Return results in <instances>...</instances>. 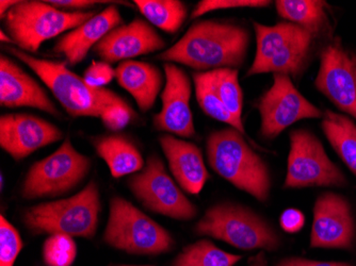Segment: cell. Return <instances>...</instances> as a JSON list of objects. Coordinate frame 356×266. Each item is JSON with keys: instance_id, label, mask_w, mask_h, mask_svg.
<instances>
[{"instance_id": "44dd1931", "label": "cell", "mask_w": 356, "mask_h": 266, "mask_svg": "<svg viewBox=\"0 0 356 266\" xmlns=\"http://www.w3.org/2000/svg\"><path fill=\"white\" fill-rule=\"evenodd\" d=\"M115 79L120 87L133 96L140 111L145 113L155 105L165 75L154 64L128 60L118 65Z\"/></svg>"}, {"instance_id": "5b68a950", "label": "cell", "mask_w": 356, "mask_h": 266, "mask_svg": "<svg viewBox=\"0 0 356 266\" xmlns=\"http://www.w3.org/2000/svg\"><path fill=\"white\" fill-rule=\"evenodd\" d=\"M256 55L247 77L259 74H282L298 79L309 64L316 38L289 22L274 26L254 23Z\"/></svg>"}, {"instance_id": "1f68e13d", "label": "cell", "mask_w": 356, "mask_h": 266, "mask_svg": "<svg viewBox=\"0 0 356 266\" xmlns=\"http://www.w3.org/2000/svg\"><path fill=\"white\" fill-rule=\"evenodd\" d=\"M268 0H202L195 6L190 19H199L209 12L238 8H264L270 5Z\"/></svg>"}, {"instance_id": "836d02e7", "label": "cell", "mask_w": 356, "mask_h": 266, "mask_svg": "<svg viewBox=\"0 0 356 266\" xmlns=\"http://www.w3.org/2000/svg\"><path fill=\"white\" fill-rule=\"evenodd\" d=\"M280 224L284 231L293 235L299 232L305 225V216L300 210L290 208L282 213Z\"/></svg>"}, {"instance_id": "d4e9b609", "label": "cell", "mask_w": 356, "mask_h": 266, "mask_svg": "<svg viewBox=\"0 0 356 266\" xmlns=\"http://www.w3.org/2000/svg\"><path fill=\"white\" fill-rule=\"evenodd\" d=\"M134 3L144 19L168 33L177 32L187 19V6L181 0H135Z\"/></svg>"}, {"instance_id": "cb8c5ba5", "label": "cell", "mask_w": 356, "mask_h": 266, "mask_svg": "<svg viewBox=\"0 0 356 266\" xmlns=\"http://www.w3.org/2000/svg\"><path fill=\"white\" fill-rule=\"evenodd\" d=\"M321 128L348 169L356 176V125L348 116L327 110Z\"/></svg>"}, {"instance_id": "d6986e66", "label": "cell", "mask_w": 356, "mask_h": 266, "mask_svg": "<svg viewBox=\"0 0 356 266\" xmlns=\"http://www.w3.org/2000/svg\"><path fill=\"white\" fill-rule=\"evenodd\" d=\"M123 25V17L117 5L108 6L89 21L62 35L53 51L65 58V63L76 66L87 58L92 48L111 30Z\"/></svg>"}, {"instance_id": "4316f807", "label": "cell", "mask_w": 356, "mask_h": 266, "mask_svg": "<svg viewBox=\"0 0 356 266\" xmlns=\"http://www.w3.org/2000/svg\"><path fill=\"white\" fill-rule=\"evenodd\" d=\"M241 256L226 253L209 240H200L184 248L172 266H234Z\"/></svg>"}, {"instance_id": "9c48e42d", "label": "cell", "mask_w": 356, "mask_h": 266, "mask_svg": "<svg viewBox=\"0 0 356 266\" xmlns=\"http://www.w3.org/2000/svg\"><path fill=\"white\" fill-rule=\"evenodd\" d=\"M92 161L74 147L70 137L55 153L32 164L22 187L24 199L55 198L75 189L83 181Z\"/></svg>"}, {"instance_id": "ab89813d", "label": "cell", "mask_w": 356, "mask_h": 266, "mask_svg": "<svg viewBox=\"0 0 356 266\" xmlns=\"http://www.w3.org/2000/svg\"><path fill=\"white\" fill-rule=\"evenodd\" d=\"M115 266H152V265H124V264H122V265H115Z\"/></svg>"}, {"instance_id": "f1b7e54d", "label": "cell", "mask_w": 356, "mask_h": 266, "mask_svg": "<svg viewBox=\"0 0 356 266\" xmlns=\"http://www.w3.org/2000/svg\"><path fill=\"white\" fill-rule=\"evenodd\" d=\"M77 256V245L73 237L51 235L43 245V258L47 266H71Z\"/></svg>"}, {"instance_id": "e575fe53", "label": "cell", "mask_w": 356, "mask_h": 266, "mask_svg": "<svg viewBox=\"0 0 356 266\" xmlns=\"http://www.w3.org/2000/svg\"><path fill=\"white\" fill-rule=\"evenodd\" d=\"M47 3L57 9L70 12L87 11V9L99 3L101 5L102 3H120L117 1H101V0H47Z\"/></svg>"}, {"instance_id": "74e56055", "label": "cell", "mask_w": 356, "mask_h": 266, "mask_svg": "<svg viewBox=\"0 0 356 266\" xmlns=\"http://www.w3.org/2000/svg\"><path fill=\"white\" fill-rule=\"evenodd\" d=\"M250 266H268L264 253H259V255L255 258V260L250 264Z\"/></svg>"}, {"instance_id": "484cf974", "label": "cell", "mask_w": 356, "mask_h": 266, "mask_svg": "<svg viewBox=\"0 0 356 266\" xmlns=\"http://www.w3.org/2000/svg\"><path fill=\"white\" fill-rule=\"evenodd\" d=\"M194 88L195 96L201 109L213 119L227 124L229 127L235 128L242 135H245V129L243 124L239 123L232 115L231 112L224 105L221 98L218 95L213 85L209 72H197L193 73Z\"/></svg>"}, {"instance_id": "e0dca14e", "label": "cell", "mask_w": 356, "mask_h": 266, "mask_svg": "<svg viewBox=\"0 0 356 266\" xmlns=\"http://www.w3.org/2000/svg\"><path fill=\"white\" fill-rule=\"evenodd\" d=\"M165 45V40L149 22L136 17L131 23L111 30L93 51L102 61L111 65L163 51Z\"/></svg>"}, {"instance_id": "603a6c76", "label": "cell", "mask_w": 356, "mask_h": 266, "mask_svg": "<svg viewBox=\"0 0 356 266\" xmlns=\"http://www.w3.org/2000/svg\"><path fill=\"white\" fill-rule=\"evenodd\" d=\"M282 19L311 32L316 39L331 35L329 7L320 0H279L275 3Z\"/></svg>"}, {"instance_id": "ffe728a7", "label": "cell", "mask_w": 356, "mask_h": 266, "mask_svg": "<svg viewBox=\"0 0 356 266\" xmlns=\"http://www.w3.org/2000/svg\"><path fill=\"white\" fill-rule=\"evenodd\" d=\"M158 140L170 171L181 189L191 195L201 193L209 179L201 148L169 133L160 135Z\"/></svg>"}, {"instance_id": "8d00e7d4", "label": "cell", "mask_w": 356, "mask_h": 266, "mask_svg": "<svg viewBox=\"0 0 356 266\" xmlns=\"http://www.w3.org/2000/svg\"><path fill=\"white\" fill-rule=\"evenodd\" d=\"M19 0H1L0 1V17L3 19V16L9 12L12 8L15 7L19 3Z\"/></svg>"}, {"instance_id": "8fae6325", "label": "cell", "mask_w": 356, "mask_h": 266, "mask_svg": "<svg viewBox=\"0 0 356 266\" xmlns=\"http://www.w3.org/2000/svg\"><path fill=\"white\" fill-rule=\"evenodd\" d=\"M127 185L137 201L154 213L177 221H191L199 213L158 156H149L143 169L127 180Z\"/></svg>"}, {"instance_id": "f546056e", "label": "cell", "mask_w": 356, "mask_h": 266, "mask_svg": "<svg viewBox=\"0 0 356 266\" xmlns=\"http://www.w3.org/2000/svg\"><path fill=\"white\" fill-rule=\"evenodd\" d=\"M23 246L17 229L5 216H0V266H13Z\"/></svg>"}, {"instance_id": "4dcf8cb0", "label": "cell", "mask_w": 356, "mask_h": 266, "mask_svg": "<svg viewBox=\"0 0 356 266\" xmlns=\"http://www.w3.org/2000/svg\"><path fill=\"white\" fill-rule=\"evenodd\" d=\"M136 114L131 106L127 101H124L106 108L99 119L106 129L111 132H120L133 122Z\"/></svg>"}, {"instance_id": "2e32d148", "label": "cell", "mask_w": 356, "mask_h": 266, "mask_svg": "<svg viewBox=\"0 0 356 266\" xmlns=\"http://www.w3.org/2000/svg\"><path fill=\"white\" fill-rule=\"evenodd\" d=\"M165 85L161 93L163 109L154 115L157 131L191 139L195 135L193 116L190 109L191 80L188 74L174 63L163 64Z\"/></svg>"}, {"instance_id": "7402d4cb", "label": "cell", "mask_w": 356, "mask_h": 266, "mask_svg": "<svg viewBox=\"0 0 356 266\" xmlns=\"http://www.w3.org/2000/svg\"><path fill=\"white\" fill-rule=\"evenodd\" d=\"M91 143L97 156L107 164L113 178L134 175L145 165L135 142L121 133L92 138Z\"/></svg>"}, {"instance_id": "7c38bea8", "label": "cell", "mask_w": 356, "mask_h": 266, "mask_svg": "<svg viewBox=\"0 0 356 266\" xmlns=\"http://www.w3.org/2000/svg\"><path fill=\"white\" fill-rule=\"evenodd\" d=\"M273 85L258 101L261 135L274 140L284 130L304 119H321L325 112L307 101L289 76L274 74Z\"/></svg>"}, {"instance_id": "ac0fdd59", "label": "cell", "mask_w": 356, "mask_h": 266, "mask_svg": "<svg viewBox=\"0 0 356 266\" xmlns=\"http://www.w3.org/2000/svg\"><path fill=\"white\" fill-rule=\"evenodd\" d=\"M0 105L9 109L33 108L58 119L61 117L55 103L39 82L6 55L0 56Z\"/></svg>"}, {"instance_id": "9a60e30c", "label": "cell", "mask_w": 356, "mask_h": 266, "mask_svg": "<svg viewBox=\"0 0 356 266\" xmlns=\"http://www.w3.org/2000/svg\"><path fill=\"white\" fill-rule=\"evenodd\" d=\"M63 137L58 126L33 114L0 116V147L15 161L26 159L41 148L61 141Z\"/></svg>"}, {"instance_id": "30bf717a", "label": "cell", "mask_w": 356, "mask_h": 266, "mask_svg": "<svg viewBox=\"0 0 356 266\" xmlns=\"http://www.w3.org/2000/svg\"><path fill=\"white\" fill-rule=\"evenodd\" d=\"M289 139L285 189L343 188L348 185L345 174L330 159L314 133L306 129H296L290 132Z\"/></svg>"}, {"instance_id": "6da1fadb", "label": "cell", "mask_w": 356, "mask_h": 266, "mask_svg": "<svg viewBox=\"0 0 356 266\" xmlns=\"http://www.w3.org/2000/svg\"><path fill=\"white\" fill-rule=\"evenodd\" d=\"M250 32L231 22H195L184 37L156 57L165 63H179L197 72L241 67L247 59Z\"/></svg>"}, {"instance_id": "52a82bcc", "label": "cell", "mask_w": 356, "mask_h": 266, "mask_svg": "<svg viewBox=\"0 0 356 266\" xmlns=\"http://www.w3.org/2000/svg\"><path fill=\"white\" fill-rule=\"evenodd\" d=\"M193 230L195 235L220 240L242 251H277L282 244L277 230L264 217L237 203L210 207Z\"/></svg>"}, {"instance_id": "277c9868", "label": "cell", "mask_w": 356, "mask_h": 266, "mask_svg": "<svg viewBox=\"0 0 356 266\" xmlns=\"http://www.w3.org/2000/svg\"><path fill=\"white\" fill-rule=\"evenodd\" d=\"M102 210L99 185L91 181L83 191L67 199L47 201L28 208L23 223L33 235H62L92 239Z\"/></svg>"}, {"instance_id": "8992f818", "label": "cell", "mask_w": 356, "mask_h": 266, "mask_svg": "<svg viewBox=\"0 0 356 266\" xmlns=\"http://www.w3.org/2000/svg\"><path fill=\"white\" fill-rule=\"evenodd\" d=\"M95 14V11H63L41 0H19L3 16V30L16 47L31 55L39 51L44 42L75 29Z\"/></svg>"}, {"instance_id": "4fadbf2b", "label": "cell", "mask_w": 356, "mask_h": 266, "mask_svg": "<svg viewBox=\"0 0 356 266\" xmlns=\"http://www.w3.org/2000/svg\"><path fill=\"white\" fill-rule=\"evenodd\" d=\"M315 87L338 109L356 119V53L332 40L320 55Z\"/></svg>"}, {"instance_id": "7a4b0ae2", "label": "cell", "mask_w": 356, "mask_h": 266, "mask_svg": "<svg viewBox=\"0 0 356 266\" xmlns=\"http://www.w3.org/2000/svg\"><path fill=\"white\" fill-rule=\"evenodd\" d=\"M206 153L210 167L234 187L261 203L269 199L272 187L269 167L241 132L232 127L211 132Z\"/></svg>"}, {"instance_id": "d590c367", "label": "cell", "mask_w": 356, "mask_h": 266, "mask_svg": "<svg viewBox=\"0 0 356 266\" xmlns=\"http://www.w3.org/2000/svg\"><path fill=\"white\" fill-rule=\"evenodd\" d=\"M275 266H354L347 262H323L304 258H286Z\"/></svg>"}, {"instance_id": "5bb4252c", "label": "cell", "mask_w": 356, "mask_h": 266, "mask_svg": "<svg viewBox=\"0 0 356 266\" xmlns=\"http://www.w3.org/2000/svg\"><path fill=\"white\" fill-rule=\"evenodd\" d=\"M356 238L352 207L345 196L325 192L314 206L311 247L351 251Z\"/></svg>"}, {"instance_id": "83f0119b", "label": "cell", "mask_w": 356, "mask_h": 266, "mask_svg": "<svg viewBox=\"0 0 356 266\" xmlns=\"http://www.w3.org/2000/svg\"><path fill=\"white\" fill-rule=\"evenodd\" d=\"M209 73L216 91L221 98V101L231 112L232 115L239 123H242L243 94L238 79L239 71L236 69H219L210 71Z\"/></svg>"}, {"instance_id": "3957f363", "label": "cell", "mask_w": 356, "mask_h": 266, "mask_svg": "<svg viewBox=\"0 0 356 266\" xmlns=\"http://www.w3.org/2000/svg\"><path fill=\"white\" fill-rule=\"evenodd\" d=\"M6 51L27 65L41 79L72 117L99 119L106 108L126 101L107 88L92 89L83 77L67 67L65 62L40 59L15 46H7Z\"/></svg>"}, {"instance_id": "d6a6232c", "label": "cell", "mask_w": 356, "mask_h": 266, "mask_svg": "<svg viewBox=\"0 0 356 266\" xmlns=\"http://www.w3.org/2000/svg\"><path fill=\"white\" fill-rule=\"evenodd\" d=\"M83 78L92 89H103L115 79V69L102 60L93 61L86 69Z\"/></svg>"}, {"instance_id": "f35d334b", "label": "cell", "mask_w": 356, "mask_h": 266, "mask_svg": "<svg viewBox=\"0 0 356 266\" xmlns=\"http://www.w3.org/2000/svg\"><path fill=\"white\" fill-rule=\"evenodd\" d=\"M0 40H1V42H3V43H8V44H13V41H12L11 38L9 37V35H6L5 30H1V32H0Z\"/></svg>"}, {"instance_id": "ba28073f", "label": "cell", "mask_w": 356, "mask_h": 266, "mask_svg": "<svg viewBox=\"0 0 356 266\" xmlns=\"http://www.w3.org/2000/svg\"><path fill=\"white\" fill-rule=\"evenodd\" d=\"M104 241L133 255H161L171 251L175 245L167 229L119 196L110 201Z\"/></svg>"}]
</instances>
